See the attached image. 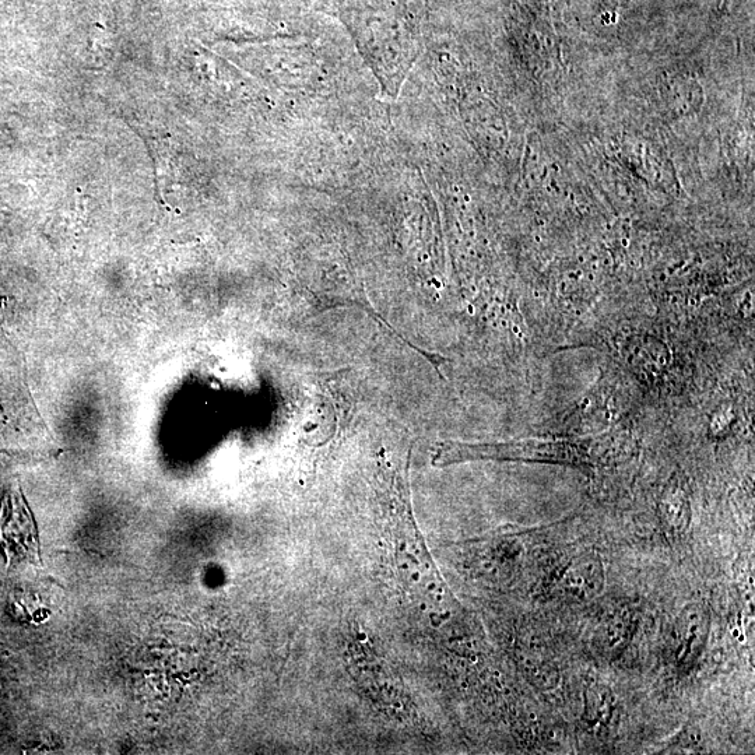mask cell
Returning a JSON list of instances; mask_svg holds the SVG:
<instances>
[{
    "mask_svg": "<svg viewBox=\"0 0 755 755\" xmlns=\"http://www.w3.org/2000/svg\"><path fill=\"white\" fill-rule=\"evenodd\" d=\"M660 521L667 535L679 539L686 535L693 519L690 490L687 481L681 476H674L663 488L659 501Z\"/></svg>",
    "mask_w": 755,
    "mask_h": 755,
    "instance_id": "5b68a950",
    "label": "cell"
},
{
    "mask_svg": "<svg viewBox=\"0 0 755 755\" xmlns=\"http://www.w3.org/2000/svg\"><path fill=\"white\" fill-rule=\"evenodd\" d=\"M616 714V697L610 687L592 683L586 687L584 694V712L582 719L592 732H603L609 728Z\"/></svg>",
    "mask_w": 755,
    "mask_h": 755,
    "instance_id": "52a82bcc",
    "label": "cell"
},
{
    "mask_svg": "<svg viewBox=\"0 0 755 755\" xmlns=\"http://www.w3.org/2000/svg\"><path fill=\"white\" fill-rule=\"evenodd\" d=\"M637 628V616L630 609L613 611L603 618L595 635L598 651L609 658H617L630 644Z\"/></svg>",
    "mask_w": 755,
    "mask_h": 755,
    "instance_id": "8992f818",
    "label": "cell"
},
{
    "mask_svg": "<svg viewBox=\"0 0 755 755\" xmlns=\"http://www.w3.org/2000/svg\"><path fill=\"white\" fill-rule=\"evenodd\" d=\"M0 544L7 564L27 563L40 567L41 544L37 523L20 487H13L0 508Z\"/></svg>",
    "mask_w": 755,
    "mask_h": 755,
    "instance_id": "7a4b0ae2",
    "label": "cell"
},
{
    "mask_svg": "<svg viewBox=\"0 0 755 755\" xmlns=\"http://www.w3.org/2000/svg\"><path fill=\"white\" fill-rule=\"evenodd\" d=\"M470 460L551 463L575 467L592 466L591 453L584 444L572 441L522 440L501 444H462L445 442L434 453L433 465L445 467Z\"/></svg>",
    "mask_w": 755,
    "mask_h": 755,
    "instance_id": "6da1fadb",
    "label": "cell"
},
{
    "mask_svg": "<svg viewBox=\"0 0 755 755\" xmlns=\"http://www.w3.org/2000/svg\"><path fill=\"white\" fill-rule=\"evenodd\" d=\"M711 634V613L704 603H688L673 628L674 663L681 672H691L707 649Z\"/></svg>",
    "mask_w": 755,
    "mask_h": 755,
    "instance_id": "3957f363",
    "label": "cell"
},
{
    "mask_svg": "<svg viewBox=\"0 0 755 755\" xmlns=\"http://www.w3.org/2000/svg\"><path fill=\"white\" fill-rule=\"evenodd\" d=\"M522 663L526 677L533 686L542 691L553 690L557 687L560 673L556 665L542 653L535 652L533 655H526Z\"/></svg>",
    "mask_w": 755,
    "mask_h": 755,
    "instance_id": "ba28073f",
    "label": "cell"
},
{
    "mask_svg": "<svg viewBox=\"0 0 755 755\" xmlns=\"http://www.w3.org/2000/svg\"><path fill=\"white\" fill-rule=\"evenodd\" d=\"M606 585V571L600 554L585 551L561 568L551 589L561 599L589 602L598 598Z\"/></svg>",
    "mask_w": 755,
    "mask_h": 755,
    "instance_id": "277c9868",
    "label": "cell"
}]
</instances>
